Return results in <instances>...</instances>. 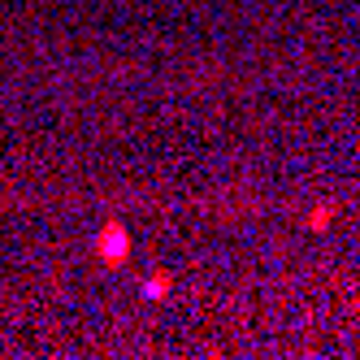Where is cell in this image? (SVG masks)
<instances>
[{
    "instance_id": "cell-1",
    "label": "cell",
    "mask_w": 360,
    "mask_h": 360,
    "mask_svg": "<svg viewBox=\"0 0 360 360\" xmlns=\"http://www.w3.org/2000/svg\"><path fill=\"white\" fill-rule=\"evenodd\" d=\"M100 252L113 256V261H122V256H126V235H122V226H113V230H105V235H100Z\"/></svg>"
}]
</instances>
